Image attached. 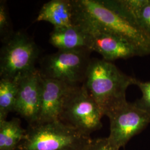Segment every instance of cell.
Segmentation results:
<instances>
[{
  "mask_svg": "<svg viewBox=\"0 0 150 150\" xmlns=\"http://www.w3.org/2000/svg\"><path fill=\"white\" fill-rule=\"evenodd\" d=\"M74 24L111 32L127 41L139 56L150 54V35L104 2L103 0H72Z\"/></svg>",
  "mask_w": 150,
  "mask_h": 150,
  "instance_id": "cell-1",
  "label": "cell"
},
{
  "mask_svg": "<svg viewBox=\"0 0 150 150\" xmlns=\"http://www.w3.org/2000/svg\"><path fill=\"white\" fill-rule=\"evenodd\" d=\"M136 79L122 72L112 62L92 59L83 85L108 117L127 102L126 92Z\"/></svg>",
  "mask_w": 150,
  "mask_h": 150,
  "instance_id": "cell-2",
  "label": "cell"
},
{
  "mask_svg": "<svg viewBox=\"0 0 150 150\" xmlns=\"http://www.w3.org/2000/svg\"><path fill=\"white\" fill-rule=\"evenodd\" d=\"M92 139L59 120L28 125L17 150H86Z\"/></svg>",
  "mask_w": 150,
  "mask_h": 150,
  "instance_id": "cell-3",
  "label": "cell"
},
{
  "mask_svg": "<svg viewBox=\"0 0 150 150\" xmlns=\"http://www.w3.org/2000/svg\"><path fill=\"white\" fill-rule=\"evenodd\" d=\"M102 116L96 102L82 84L73 86L65 97L59 120L90 136L102 127Z\"/></svg>",
  "mask_w": 150,
  "mask_h": 150,
  "instance_id": "cell-4",
  "label": "cell"
},
{
  "mask_svg": "<svg viewBox=\"0 0 150 150\" xmlns=\"http://www.w3.org/2000/svg\"><path fill=\"white\" fill-rule=\"evenodd\" d=\"M88 49L58 50L45 56L39 71L47 79L59 81L71 86L82 85L91 59Z\"/></svg>",
  "mask_w": 150,
  "mask_h": 150,
  "instance_id": "cell-5",
  "label": "cell"
},
{
  "mask_svg": "<svg viewBox=\"0 0 150 150\" xmlns=\"http://www.w3.org/2000/svg\"><path fill=\"white\" fill-rule=\"evenodd\" d=\"M2 44L0 51L1 78L18 80L36 69L39 50L26 33L15 32Z\"/></svg>",
  "mask_w": 150,
  "mask_h": 150,
  "instance_id": "cell-6",
  "label": "cell"
},
{
  "mask_svg": "<svg viewBox=\"0 0 150 150\" xmlns=\"http://www.w3.org/2000/svg\"><path fill=\"white\" fill-rule=\"evenodd\" d=\"M108 118L110 133L108 139L120 149L148 126L150 113L140 108L134 102H127Z\"/></svg>",
  "mask_w": 150,
  "mask_h": 150,
  "instance_id": "cell-7",
  "label": "cell"
},
{
  "mask_svg": "<svg viewBox=\"0 0 150 150\" xmlns=\"http://www.w3.org/2000/svg\"><path fill=\"white\" fill-rule=\"evenodd\" d=\"M82 27L88 34V49L101 54L102 59L112 62L139 56L131 43L118 35L95 27Z\"/></svg>",
  "mask_w": 150,
  "mask_h": 150,
  "instance_id": "cell-8",
  "label": "cell"
},
{
  "mask_svg": "<svg viewBox=\"0 0 150 150\" xmlns=\"http://www.w3.org/2000/svg\"><path fill=\"white\" fill-rule=\"evenodd\" d=\"M42 76L36 69L19 79L15 111L28 125L36 123L40 110Z\"/></svg>",
  "mask_w": 150,
  "mask_h": 150,
  "instance_id": "cell-9",
  "label": "cell"
},
{
  "mask_svg": "<svg viewBox=\"0 0 150 150\" xmlns=\"http://www.w3.org/2000/svg\"><path fill=\"white\" fill-rule=\"evenodd\" d=\"M72 87L61 81L42 76L41 106L36 123L59 120L64 98Z\"/></svg>",
  "mask_w": 150,
  "mask_h": 150,
  "instance_id": "cell-10",
  "label": "cell"
},
{
  "mask_svg": "<svg viewBox=\"0 0 150 150\" xmlns=\"http://www.w3.org/2000/svg\"><path fill=\"white\" fill-rule=\"evenodd\" d=\"M107 4L150 35V0H107Z\"/></svg>",
  "mask_w": 150,
  "mask_h": 150,
  "instance_id": "cell-11",
  "label": "cell"
},
{
  "mask_svg": "<svg viewBox=\"0 0 150 150\" xmlns=\"http://www.w3.org/2000/svg\"><path fill=\"white\" fill-rule=\"evenodd\" d=\"M49 42L58 50L88 49V34L84 28L75 24L54 28L50 34Z\"/></svg>",
  "mask_w": 150,
  "mask_h": 150,
  "instance_id": "cell-12",
  "label": "cell"
},
{
  "mask_svg": "<svg viewBox=\"0 0 150 150\" xmlns=\"http://www.w3.org/2000/svg\"><path fill=\"white\" fill-rule=\"evenodd\" d=\"M36 21L47 22L54 28L74 25L72 0H51L43 4Z\"/></svg>",
  "mask_w": 150,
  "mask_h": 150,
  "instance_id": "cell-13",
  "label": "cell"
},
{
  "mask_svg": "<svg viewBox=\"0 0 150 150\" xmlns=\"http://www.w3.org/2000/svg\"><path fill=\"white\" fill-rule=\"evenodd\" d=\"M26 134L19 118L0 121V150H17Z\"/></svg>",
  "mask_w": 150,
  "mask_h": 150,
  "instance_id": "cell-14",
  "label": "cell"
},
{
  "mask_svg": "<svg viewBox=\"0 0 150 150\" xmlns=\"http://www.w3.org/2000/svg\"><path fill=\"white\" fill-rule=\"evenodd\" d=\"M19 79L12 80L1 78L0 121L7 120L9 113L15 111L18 95Z\"/></svg>",
  "mask_w": 150,
  "mask_h": 150,
  "instance_id": "cell-15",
  "label": "cell"
},
{
  "mask_svg": "<svg viewBox=\"0 0 150 150\" xmlns=\"http://www.w3.org/2000/svg\"><path fill=\"white\" fill-rule=\"evenodd\" d=\"M15 31L11 23L5 1H0V39L2 43L13 35Z\"/></svg>",
  "mask_w": 150,
  "mask_h": 150,
  "instance_id": "cell-16",
  "label": "cell"
},
{
  "mask_svg": "<svg viewBox=\"0 0 150 150\" xmlns=\"http://www.w3.org/2000/svg\"><path fill=\"white\" fill-rule=\"evenodd\" d=\"M134 85L138 86L142 92V97L134 102L140 108L150 113V81L144 82L136 79Z\"/></svg>",
  "mask_w": 150,
  "mask_h": 150,
  "instance_id": "cell-17",
  "label": "cell"
},
{
  "mask_svg": "<svg viewBox=\"0 0 150 150\" xmlns=\"http://www.w3.org/2000/svg\"><path fill=\"white\" fill-rule=\"evenodd\" d=\"M86 150H119V149L113 145L107 137L92 139Z\"/></svg>",
  "mask_w": 150,
  "mask_h": 150,
  "instance_id": "cell-18",
  "label": "cell"
}]
</instances>
